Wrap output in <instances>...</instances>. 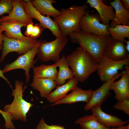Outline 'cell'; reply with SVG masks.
I'll use <instances>...</instances> for the list:
<instances>
[{
	"label": "cell",
	"mask_w": 129,
	"mask_h": 129,
	"mask_svg": "<svg viewBox=\"0 0 129 129\" xmlns=\"http://www.w3.org/2000/svg\"><path fill=\"white\" fill-rule=\"evenodd\" d=\"M120 1L123 6L126 9H129V0H121Z\"/></svg>",
	"instance_id": "cell-33"
},
{
	"label": "cell",
	"mask_w": 129,
	"mask_h": 129,
	"mask_svg": "<svg viewBox=\"0 0 129 129\" xmlns=\"http://www.w3.org/2000/svg\"><path fill=\"white\" fill-rule=\"evenodd\" d=\"M24 26L23 23L13 20H9L0 22V27L3 30L4 35L10 39L18 40L25 39L29 38L23 35L21 30Z\"/></svg>",
	"instance_id": "cell-19"
},
{
	"label": "cell",
	"mask_w": 129,
	"mask_h": 129,
	"mask_svg": "<svg viewBox=\"0 0 129 129\" xmlns=\"http://www.w3.org/2000/svg\"><path fill=\"white\" fill-rule=\"evenodd\" d=\"M125 127L126 126H124L117 128H111V129H125Z\"/></svg>",
	"instance_id": "cell-36"
},
{
	"label": "cell",
	"mask_w": 129,
	"mask_h": 129,
	"mask_svg": "<svg viewBox=\"0 0 129 129\" xmlns=\"http://www.w3.org/2000/svg\"><path fill=\"white\" fill-rule=\"evenodd\" d=\"M101 22L98 15L90 13L88 10L80 20L79 27L81 31L89 34L102 37L110 36L108 30L109 26Z\"/></svg>",
	"instance_id": "cell-9"
},
{
	"label": "cell",
	"mask_w": 129,
	"mask_h": 129,
	"mask_svg": "<svg viewBox=\"0 0 129 129\" xmlns=\"http://www.w3.org/2000/svg\"><path fill=\"white\" fill-rule=\"evenodd\" d=\"M22 3L25 10L30 17L38 21L43 29H48L56 38L62 36L61 32L58 25L50 16L41 15L35 8L30 1L27 2L24 0Z\"/></svg>",
	"instance_id": "cell-10"
},
{
	"label": "cell",
	"mask_w": 129,
	"mask_h": 129,
	"mask_svg": "<svg viewBox=\"0 0 129 129\" xmlns=\"http://www.w3.org/2000/svg\"><path fill=\"white\" fill-rule=\"evenodd\" d=\"M78 82L74 77L62 85H57L55 90L51 92L46 98L47 100L50 103L56 102L64 97L69 91L77 86Z\"/></svg>",
	"instance_id": "cell-20"
},
{
	"label": "cell",
	"mask_w": 129,
	"mask_h": 129,
	"mask_svg": "<svg viewBox=\"0 0 129 129\" xmlns=\"http://www.w3.org/2000/svg\"><path fill=\"white\" fill-rule=\"evenodd\" d=\"M4 31L3 29L0 27V45L3 44V38L2 36V32Z\"/></svg>",
	"instance_id": "cell-34"
},
{
	"label": "cell",
	"mask_w": 129,
	"mask_h": 129,
	"mask_svg": "<svg viewBox=\"0 0 129 129\" xmlns=\"http://www.w3.org/2000/svg\"><path fill=\"white\" fill-rule=\"evenodd\" d=\"M86 4L73 5L69 8H62L59 10L60 14L54 20L58 25L62 35L67 37L73 32L81 30L80 21L88 10Z\"/></svg>",
	"instance_id": "cell-2"
},
{
	"label": "cell",
	"mask_w": 129,
	"mask_h": 129,
	"mask_svg": "<svg viewBox=\"0 0 129 129\" xmlns=\"http://www.w3.org/2000/svg\"><path fill=\"white\" fill-rule=\"evenodd\" d=\"M70 93L51 105L63 103L70 104L79 102H85L86 103L89 101L94 91L91 89L83 90L77 86Z\"/></svg>",
	"instance_id": "cell-16"
},
{
	"label": "cell",
	"mask_w": 129,
	"mask_h": 129,
	"mask_svg": "<svg viewBox=\"0 0 129 129\" xmlns=\"http://www.w3.org/2000/svg\"><path fill=\"white\" fill-rule=\"evenodd\" d=\"M0 129H1L0 128Z\"/></svg>",
	"instance_id": "cell-38"
},
{
	"label": "cell",
	"mask_w": 129,
	"mask_h": 129,
	"mask_svg": "<svg viewBox=\"0 0 129 129\" xmlns=\"http://www.w3.org/2000/svg\"><path fill=\"white\" fill-rule=\"evenodd\" d=\"M57 85L55 81L51 78H33L30 84L34 89L39 92L41 97L46 98Z\"/></svg>",
	"instance_id": "cell-21"
},
{
	"label": "cell",
	"mask_w": 129,
	"mask_h": 129,
	"mask_svg": "<svg viewBox=\"0 0 129 129\" xmlns=\"http://www.w3.org/2000/svg\"><path fill=\"white\" fill-rule=\"evenodd\" d=\"M108 31L113 39L119 40L123 43H126L127 41L125 38L129 37V26L118 25L112 28H108Z\"/></svg>",
	"instance_id": "cell-26"
},
{
	"label": "cell",
	"mask_w": 129,
	"mask_h": 129,
	"mask_svg": "<svg viewBox=\"0 0 129 129\" xmlns=\"http://www.w3.org/2000/svg\"><path fill=\"white\" fill-rule=\"evenodd\" d=\"M13 9L11 12L8 16H3L0 18V22L9 20L19 22L23 24L25 27L33 23L32 19L26 12L22 0H12Z\"/></svg>",
	"instance_id": "cell-14"
},
{
	"label": "cell",
	"mask_w": 129,
	"mask_h": 129,
	"mask_svg": "<svg viewBox=\"0 0 129 129\" xmlns=\"http://www.w3.org/2000/svg\"><path fill=\"white\" fill-rule=\"evenodd\" d=\"M113 107L116 110L123 111L129 115V100L123 99L118 101L113 105Z\"/></svg>",
	"instance_id": "cell-29"
},
{
	"label": "cell",
	"mask_w": 129,
	"mask_h": 129,
	"mask_svg": "<svg viewBox=\"0 0 129 129\" xmlns=\"http://www.w3.org/2000/svg\"><path fill=\"white\" fill-rule=\"evenodd\" d=\"M71 43L79 44L97 62L103 54L111 36H99L81 31L74 32L69 35Z\"/></svg>",
	"instance_id": "cell-3"
},
{
	"label": "cell",
	"mask_w": 129,
	"mask_h": 129,
	"mask_svg": "<svg viewBox=\"0 0 129 129\" xmlns=\"http://www.w3.org/2000/svg\"></svg>",
	"instance_id": "cell-39"
},
{
	"label": "cell",
	"mask_w": 129,
	"mask_h": 129,
	"mask_svg": "<svg viewBox=\"0 0 129 129\" xmlns=\"http://www.w3.org/2000/svg\"><path fill=\"white\" fill-rule=\"evenodd\" d=\"M13 9L12 0H0V16L5 13L9 15Z\"/></svg>",
	"instance_id": "cell-28"
},
{
	"label": "cell",
	"mask_w": 129,
	"mask_h": 129,
	"mask_svg": "<svg viewBox=\"0 0 129 129\" xmlns=\"http://www.w3.org/2000/svg\"><path fill=\"white\" fill-rule=\"evenodd\" d=\"M125 70L118 81H113L111 86V90L115 94V98L118 101L123 99L129 100V67L126 65Z\"/></svg>",
	"instance_id": "cell-15"
},
{
	"label": "cell",
	"mask_w": 129,
	"mask_h": 129,
	"mask_svg": "<svg viewBox=\"0 0 129 129\" xmlns=\"http://www.w3.org/2000/svg\"><path fill=\"white\" fill-rule=\"evenodd\" d=\"M75 123L79 124L81 129H111L101 124L93 114L86 115L76 120Z\"/></svg>",
	"instance_id": "cell-25"
},
{
	"label": "cell",
	"mask_w": 129,
	"mask_h": 129,
	"mask_svg": "<svg viewBox=\"0 0 129 129\" xmlns=\"http://www.w3.org/2000/svg\"><path fill=\"white\" fill-rule=\"evenodd\" d=\"M41 39V38L40 39L37 45L28 52L19 56L11 63L5 65L2 70L3 72L5 73L14 70L22 69L25 71V85L28 82L30 78V70L33 68L35 64L38 59H37L34 60V58L38 52Z\"/></svg>",
	"instance_id": "cell-7"
},
{
	"label": "cell",
	"mask_w": 129,
	"mask_h": 129,
	"mask_svg": "<svg viewBox=\"0 0 129 129\" xmlns=\"http://www.w3.org/2000/svg\"><path fill=\"white\" fill-rule=\"evenodd\" d=\"M36 129H65L62 126L52 124L49 125L45 122L43 118L42 117L37 124Z\"/></svg>",
	"instance_id": "cell-30"
},
{
	"label": "cell",
	"mask_w": 129,
	"mask_h": 129,
	"mask_svg": "<svg viewBox=\"0 0 129 129\" xmlns=\"http://www.w3.org/2000/svg\"><path fill=\"white\" fill-rule=\"evenodd\" d=\"M30 2L36 10L42 15L56 18L60 14L59 10L55 8L53 4L56 3L55 0H32Z\"/></svg>",
	"instance_id": "cell-22"
},
{
	"label": "cell",
	"mask_w": 129,
	"mask_h": 129,
	"mask_svg": "<svg viewBox=\"0 0 129 129\" xmlns=\"http://www.w3.org/2000/svg\"><path fill=\"white\" fill-rule=\"evenodd\" d=\"M0 113L3 117L5 121V128L6 129H16V128L12 121L10 115L8 113L4 112L0 109Z\"/></svg>",
	"instance_id": "cell-31"
},
{
	"label": "cell",
	"mask_w": 129,
	"mask_h": 129,
	"mask_svg": "<svg viewBox=\"0 0 129 129\" xmlns=\"http://www.w3.org/2000/svg\"><path fill=\"white\" fill-rule=\"evenodd\" d=\"M125 129H129V124L126 126Z\"/></svg>",
	"instance_id": "cell-37"
},
{
	"label": "cell",
	"mask_w": 129,
	"mask_h": 129,
	"mask_svg": "<svg viewBox=\"0 0 129 129\" xmlns=\"http://www.w3.org/2000/svg\"><path fill=\"white\" fill-rule=\"evenodd\" d=\"M3 43L0 62H2L7 54L10 52H16L21 55L30 51L38 44L39 40L29 38L23 40L9 38L2 33Z\"/></svg>",
	"instance_id": "cell-8"
},
{
	"label": "cell",
	"mask_w": 129,
	"mask_h": 129,
	"mask_svg": "<svg viewBox=\"0 0 129 129\" xmlns=\"http://www.w3.org/2000/svg\"><path fill=\"white\" fill-rule=\"evenodd\" d=\"M2 44L0 45V51L2 49ZM4 73L0 69V77L4 79L8 84L10 87L12 89V86L10 84V82L8 81V79L5 77L4 75Z\"/></svg>",
	"instance_id": "cell-32"
},
{
	"label": "cell",
	"mask_w": 129,
	"mask_h": 129,
	"mask_svg": "<svg viewBox=\"0 0 129 129\" xmlns=\"http://www.w3.org/2000/svg\"><path fill=\"white\" fill-rule=\"evenodd\" d=\"M69 41L67 37L62 35L51 42L41 41L36 54L38 59L45 62L50 60L57 61L60 59V53Z\"/></svg>",
	"instance_id": "cell-5"
},
{
	"label": "cell",
	"mask_w": 129,
	"mask_h": 129,
	"mask_svg": "<svg viewBox=\"0 0 129 129\" xmlns=\"http://www.w3.org/2000/svg\"><path fill=\"white\" fill-rule=\"evenodd\" d=\"M26 27L24 34L26 37L32 38L37 39L40 36L43 30L39 23L34 25L33 23H32L27 25Z\"/></svg>",
	"instance_id": "cell-27"
},
{
	"label": "cell",
	"mask_w": 129,
	"mask_h": 129,
	"mask_svg": "<svg viewBox=\"0 0 129 129\" xmlns=\"http://www.w3.org/2000/svg\"><path fill=\"white\" fill-rule=\"evenodd\" d=\"M57 67L55 64L51 65L42 64L34 67L33 69V78H51L56 81L58 73Z\"/></svg>",
	"instance_id": "cell-24"
},
{
	"label": "cell",
	"mask_w": 129,
	"mask_h": 129,
	"mask_svg": "<svg viewBox=\"0 0 129 129\" xmlns=\"http://www.w3.org/2000/svg\"><path fill=\"white\" fill-rule=\"evenodd\" d=\"M91 110L92 114L96 117L98 122L107 128H111L123 126H125L129 121V120L123 121L116 116L106 113L102 110L101 105L95 106Z\"/></svg>",
	"instance_id": "cell-13"
},
{
	"label": "cell",
	"mask_w": 129,
	"mask_h": 129,
	"mask_svg": "<svg viewBox=\"0 0 129 129\" xmlns=\"http://www.w3.org/2000/svg\"><path fill=\"white\" fill-rule=\"evenodd\" d=\"M102 55L116 61H120L129 57L125 44L112 38L108 41Z\"/></svg>",
	"instance_id": "cell-12"
},
{
	"label": "cell",
	"mask_w": 129,
	"mask_h": 129,
	"mask_svg": "<svg viewBox=\"0 0 129 129\" xmlns=\"http://www.w3.org/2000/svg\"><path fill=\"white\" fill-rule=\"evenodd\" d=\"M15 88L12 89V96L14 97L12 102L4 107V112L9 113L12 120H20L26 122L27 120L26 114L30 108L34 105L25 100L23 98V93L27 86L23 88V81L16 80L15 82Z\"/></svg>",
	"instance_id": "cell-4"
},
{
	"label": "cell",
	"mask_w": 129,
	"mask_h": 129,
	"mask_svg": "<svg viewBox=\"0 0 129 129\" xmlns=\"http://www.w3.org/2000/svg\"><path fill=\"white\" fill-rule=\"evenodd\" d=\"M124 71L119 73L108 81L104 82L102 85L97 90L94 91L88 102L84 107L86 111H88L93 107L101 105L111 95L110 91L113 82L123 75Z\"/></svg>",
	"instance_id": "cell-11"
},
{
	"label": "cell",
	"mask_w": 129,
	"mask_h": 129,
	"mask_svg": "<svg viewBox=\"0 0 129 129\" xmlns=\"http://www.w3.org/2000/svg\"><path fill=\"white\" fill-rule=\"evenodd\" d=\"M99 67L97 74L101 81L106 82L119 73L125 66L129 65V57L120 61H116L102 55L98 61Z\"/></svg>",
	"instance_id": "cell-6"
},
{
	"label": "cell",
	"mask_w": 129,
	"mask_h": 129,
	"mask_svg": "<svg viewBox=\"0 0 129 129\" xmlns=\"http://www.w3.org/2000/svg\"><path fill=\"white\" fill-rule=\"evenodd\" d=\"M108 4L113 7L115 11V17L111 21L109 27L113 28L120 25L129 26V10L123 6L120 0H115Z\"/></svg>",
	"instance_id": "cell-18"
},
{
	"label": "cell",
	"mask_w": 129,
	"mask_h": 129,
	"mask_svg": "<svg viewBox=\"0 0 129 129\" xmlns=\"http://www.w3.org/2000/svg\"><path fill=\"white\" fill-rule=\"evenodd\" d=\"M126 44H125V48L127 51L129 52V40L126 41Z\"/></svg>",
	"instance_id": "cell-35"
},
{
	"label": "cell",
	"mask_w": 129,
	"mask_h": 129,
	"mask_svg": "<svg viewBox=\"0 0 129 129\" xmlns=\"http://www.w3.org/2000/svg\"><path fill=\"white\" fill-rule=\"evenodd\" d=\"M54 64L59 68L58 76L55 81L57 85H62L65 83L66 80L74 77L73 73L69 67L64 55H62V57L55 62Z\"/></svg>",
	"instance_id": "cell-23"
},
{
	"label": "cell",
	"mask_w": 129,
	"mask_h": 129,
	"mask_svg": "<svg viewBox=\"0 0 129 129\" xmlns=\"http://www.w3.org/2000/svg\"><path fill=\"white\" fill-rule=\"evenodd\" d=\"M86 3L96 10L102 24L109 26L110 21L115 17L114 8L112 6L106 5L101 0H87Z\"/></svg>",
	"instance_id": "cell-17"
},
{
	"label": "cell",
	"mask_w": 129,
	"mask_h": 129,
	"mask_svg": "<svg viewBox=\"0 0 129 129\" xmlns=\"http://www.w3.org/2000/svg\"><path fill=\"white\" fill-rule=\"evenodd\" d=\"M66 59L74 77L81 82L86 81L99 67L98 62L80 46L66 57Z\"/></svg>",
	"instance_id": "cell-1"
}]
</instances>
